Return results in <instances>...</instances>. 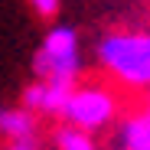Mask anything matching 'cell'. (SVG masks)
<instances>
[{"label": "cell", "instance_id": "obj_9", "mask_svg": "<svg viewBox=\"0 0 150 150\" xmlns=\"http://www.w3.org/2000/svg\"><path fill=\"white\" fill-rule=\"evenodd\" d=\"M7 150H39V147L33 140V144H7Z\"/></svg>", "mask_w": 150, "mask_h": 150}, {"label": "cell", "instance_id": "obj_2", "mask_svg": "<svg viewBox=\"0 0 150 150\" xmlns=\"http://www.w3.org/2000/svg\"><path fill=\"white\" fill-rule=\"evenodd\" d=\"M33 75L42 82H62V85H79L82 75V46L79 33L72 26H52L36 56H33Z\"/></svg>", "mask_w": 150, "mask_h": 150}, {"label": "cell", "instance_id": "obj_1", "mask_svg": "<svg viewBox=\"0 0 150 150\" xmlns=\"http://www.w3.org/2000/svg\"><path fill=\"white\" fill-rule=\"evenodd\" d=\"M95 59L117 85L150 91V30H117L101 36Z\"/></svg>", "mask_w": 150, "mask_h": 150}, {"label": "cell", "instance_id": "obj_8", "mask_svg": "<svg viewBox=\"0 0 150 150\" xmlns=\"http://www.w3.org/2000/svg\"><path fill=\"white\" fill-rule=\"evenodd\" d=\"M30 7H33L39 16L49 20V16H56V13H59V0H30Z\"/></svg>", "mask_w": 150, "mask_h": 150}, {"label": "cell", "instance_id": "obj_3", "mask_svg": "<svg viewBox=\"0 0 150 150\" xmlns=\"http://www.w3.org/2000/svg\"><path fill=\"white\" fill-rule=\"evenodd\" d=\"M59 117L88 134L105 131L117 117V95L105 85H75L65 98V108Z\"/></svg>", "mask_w": 150, "mask_h": 150}, {"label": "cell", "instance_id": "obj_6", "mask_svg": "<svg viewBox=\"0 0 150 150\" xmlns=\"http://www.w3.org/2000/svg\"><path fill=\"white\" fill-rule=\"evenodd\" d=\"M117 150H150V114H134L117 127Z\"/></svg>", "mask_w": 150, "mask_h": 150}, {"label": "cell", "instance_id": "obj_10", "mask_svg": "<svg viewBox=\"0 0 150 150\" xmlns=\"http://www.w3.org/2000/svg\"><path fill=\"white\" fill-rule=\"evenodd\" d=\"M144 111H147V114H150V95H147V108H144Z\"/></svg>", "mask_w": 150, "mask_h": 150}, {"label": "cell", "instance_id": "obj_5", "mask_svg": "<svg viewBox=\"0 0 150 150\" xmlns=\"http://www.w3.org/2000/svg\"><path fill=\"white\" fill-rule=\"evenodd\" d=\"M36 114L30 108H0V137L7 144H33L36 140Z\"/></svg>", "mask_w": 150, "mask_h": 150}, {"label": "cell", "instance_id": "obj_7", "mask_svg": "<svg viewBox=\"0 0 150 150\" xmlns=\"http://www.w3.org/2000/svg\"><path fill=\"white\" fill-rule=\"evenodd\" d=\"M52 144H56V150H98L95 137L88 131L72 127V124H62V127L52 134Z\"/></svg>", "mask_w": 150, "mask_h": 150}, {"label": "cell", "instance_id": "obj_4", "mask_svg": "<svg viewBox=\"0 0 150 150\" xmlns=\"http://www.w3.org/2000/svg\"><path fill=\"white\" fill-rule=\"evenodd\" d=\"M75 85H62V82H42L36 79L26 91H23V108H30L33 114H46V117H59L65 108V98Z\"/></svg>", "mask_w": 150, "mask_h": 150}]
</instances>
